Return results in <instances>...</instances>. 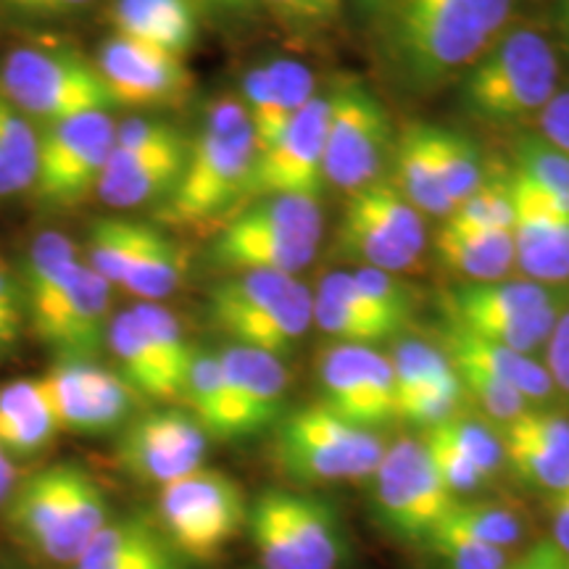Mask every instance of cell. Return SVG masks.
Listing matches in <instances>:
<instances>
[{
	"label": "cell",
	"mask_w": 569,
	"mask_h": 569,
	"mask_svg": "<svg viewBox=\"0 0 569 569\" xmlns=\"http://www.w3.org/2000/svg\"><path fill=\"white\" fill-rule=\"evenodd\" d=\"M111 517L101 482L84 467L59 461L21 475L0 525L27 557L69 569Z\"/></svg>",
	"instance_id": "obj_1"
},
{
	"label": "cell",
	"mask_w": 569,
	"mask_h": 569,
	"mask_svg": "<svg viewBox=\"0 0 569 569\" xmlns=\"http://www.w3.org/2000/svg\"><path fill=\"white\" fill-rule=\"evenodd\" d=\"M517 0H388L390 53L417 84L472 67L507 32Z\"/></svg>",
	"instance_id": "obj_2"
},
{
	"label": "cell",
	"mask_w": 569,
	"mask_h": 569,
	"mask_svg": "<svg viewBox=\"0 0 569 569\" xmlns=\"http://www.w3.org/2000/svg\"><path fill=\"white\" fill-rule=\"evenodd\" d=\"M256 163V140L240 98L217 101L201 132L190 140L174 190L159 209V222L196 227L230 217L246 203Z\"/></svg>",
	"instance_id": "obj_3"
},
{
	"label": "cell",
	"mask_w": 569,
	"mask_h": 569,
	"mask_svg": "<svg viewBox=\"0 0 569 569\" xmlns=\"http://www.w3.org/2000/svg\"><path fill=\"white\" fill-rule=\"evenodd\" d=\"M319 201L301 196H267L240 206L211 240L209 256L219 269L240 272H301L322 238Z\"/></svg>",
	"instance_id": "obj_4"
},
{
	"label": "cell",
	"mask_w": 569,
	"mask_h": 569,
	"mask_svg": "<svg viewBox=\"0 0 569 569\" xmlns=\"http://www.w3.org/2000/svg\"><path fill=\"white\" fill-rule=\"evenodd\" d=\"M559 56L536 27H515L469 69L461 101L490 124L540 117L559 90Z\"/></svg>",
	"instance_id": "obj_5"
},
{
	"label": "cell",
	"mask_w": 569,
	"mask_h": 569,
	"mask_svg": "<svg viewBox=\"0 0 569 569\" xmlns=\"http://www.w3.org/2000/svg\"><path fill=\"white\" fill-rule=\"evenodd\" d=\"M209 317L234 346L282 359L315 325V296L290 274L240 272L213 284Z\"/></svg>",
	"instance_id": "obj_6"
},
{
	"label": "cell",
	"mask_w": 569,
	"mask_h": 569,
	"mask_svg": "<svg viewBox=\"0 0 569 569\" xmlns=\"http://www.w3.org/2000/svg\"><path fill=\"white\" fill-rule=\"evenodd\" d=\"M0 96L38 127L117 109L96 61L67 46L13 48L0 67Z\"/></svg>",
	"instance_id": "obj_7"
},
{
	"label": "cell",
	"mask_w": 569,
	"mask_h": 569,
	"mask_svg": "<svg viewBox=\"0 0 569 569\" xmlns=\"http://www.w3.org/2000/svg\"><path fill=\"white\" fill-rule=\"evenodd\" d=\"M261 569H340L348 557L343 519L325 498L267 490L248 507Z\"/></svg>",
	"instance_id": "obj_8"
},
{
	"label": "cell",
	"mask_w": 569,
	"mask_h": 569,
	"mask_svg": "<svg viewBox=\"0 0 569 569\" xmlns=\"http://www.w3.org/2000/svg\"><path fill=\"white\" fill-rule=\"evenodd\" d=\"M443 309L451 327L532 356L549 343L565 315V298L532 280L465 282L443 298Z\"/></svg>",
	"instance_id": "obj_9"
},
{
	"label": "cell",
	"mask_w": 569,
	"mask_h": 569,
	"mask_svg": "<svg viewBox=\"0 0 569 569\" xmlns=\"http://www.w3.org/2000/svg\"><path fill=\"white\" fill-rule=\"evenodd\" d=\"M156 522L190 565L211 561L248 525L243 488L219 469H196L159 488Z\"/></svg>",
	"instance_id": "obj_10"
},
{
	"label": "cell",
	"mask_w": 569,
	"mask_h": 569,
	"mask_svg": "<svg viewBox=\"0 0 569 569\" xmlns=\"http://www.w3.org/2000/svg\"><path fill=\"white\" fill-rule=\"evenodd\" d=\"M386 446L377 432L361 430L327 411L322 403L296 409L277 430V461L298 482L365 480Z\"/></svg>",
	"instance_id": "obj_11"
},
{
	"label": "cell",
	"mask_w": 569,
	"mask_h": 569,
	"mask_svg": "<svg viewBox=\"0 0 569 569\" xmlns=\"http://www.w3.org/2000/svg\"><path fill=\"white\" fill-rule=\"evenodd\" d=\"M117 122L111 113H88L40 127L32 201L40 209H71L96 193L113 151Z\"/></svg>",
	"instance_id": "obj_12"
},
{
	"label": "cell",
	"mask_w": 569,
	"mask_h": 569,
	"mask_svg": "<svg viewBox=\"0 0 569 569\" xmlns=\"http://www.w3.org/2000/svg\"><path fill=\"white\" fill-rule=\"evenodd\" d=\"M377 525L398 540L422 543L457 501L440 482L422 440L403 438L386 448L369 475Z\"/></svg>",
	"instance_id": "obj_13"
},
{
	"label": "cell",
	"mask_w": 569,
	"mask_h": 569,
	"mask_svg": "<svg viewBox=\"0 0 569 569\" xmlns=\"http://www.w3.org/2000/svg\"><path fill=\"white\" fill-rule=\"evenodd\" d=\"M390 142V119L375 92L356 80H340L327 92L325 177L348 196L377 180Z\"/></svg>",
	"instance_id": "obj_14"
},
{
	"label": "cell",
	"mask_w": 569,
	"mask_h": 569,
	"mask_svg": "<svg viewBox=\"0 0 569 569\" xmlns=\"http://www.w3.org/2000/svg\"><path fill=\"white\" fill-rule=\"evenodd\" d=\"M61 432L109 436L134 417L140 396L117 369L98 359H56L40 375Z\"/></svg>",
	"instance_id": "obj_15"
},
{
	"label": "cell",
	"mask_w": 569,
	"mask_h": 569,
	"mask_svg": "<svg viewBox=\"0 0 569 569\" xmlns=\"http://www.w3.org/2000/svg\"><path fill=\"white\" fill-rule=\"evenodd\" d=\"M111 284L80 261L56 293L27 315V332L56 359H98L111 325Z\"/></svg>",
	"instance_id": "obj_16"
},
{
	"label": "cell",
	"mask_w": 569,
	"mask_h": 569,
	"mask_svg": "<svg viewBox=\"0 0 569 569\" xmlns=\"http://www.w3.org/2000/svg\"><path fill=\"white\" fill-rule=\"evenodd\" d=\"M209 440L184 409H156L119 430L117 465L140 486L163 488L203 467Z\"/></svg>",
	"instance_id": "obj_17"
},
{
	"label": "cell",
	"mask_w": 569,
	"mask_h": 569,
	"mask_svg": "<svg viewBox=\"0 0 569 569\" xmlns=\"http://www.w3.org/2000/svg\"><path fill=\"white\" fill-rule=\"evenodd\" d=\"M322 407L343 422L377 432L396 422L393 369L375 346L336 343L317 365Z\"/></svg>",
	"instance_id": "obj_18"
},
{
	"label": "cell",
	"mask_w": 569,
	"mask_h": 569,
	"mask_svg": "<svg viewBox=\"0 0 569 569\" xmlns=\"http://www.w3.org/2000/svg\"><path fill=\"white\" fill-rule=\"evenodd\" d=\"M327 96L311 98L282 138L267 151L256 153L246 203L267 196H301L319 201L327 188L325 177ZM243 203V206H246Z\"/></svg>",
	"instance_id": "obj_19"
},
{
	"label": "cell",
	"mask_w": 569,
	"mask_h": 569,
	"mask_svg": "<svg viewBox=\"0 0 569 569\" xmlns=\"http://www.w3.org/2000/svg\"><path fill=\"white\" fill-rule=\"evenodd\" d=\"M96 67L117 109L172 106L190 90V71L182 59L117 34L101 46Z\"/></svg>",
	"instance_id": "obj_20"
},
{
	"label": "cell",
	"mask_w": 569,
	"mask_h": 569,
	"mask_svg": "<svg viewBox=\"0 0 569 569\" xmlns=\"http://www.w3.org/2000/svg\"><path fill=\"white\" fill-rule=\"evenodd\" d=\"M515 203V264L528 280L559 284L569 280V219L553 211L528 182L509 172Z\"/></svg>",
	"instance_id": "obj_21"
},
{
	"label": "cell",
	"mask_w": 569,
	"mask_h": 569,
	"mask_svg": "<svg viewBox=\"0 0 569 569\" xmlns=\"http://www.w3.org/2000/svg\"><path fill=\"white\" fill-rule=\"evenodd\" d=\"M503 461L525 486L559 496L569 488V419L551 411L525 409L501 425Z\"/></svg>",
	"instance_id": "obj_22"
},
{
	"label": "cell",
	"mask_w": 569,
	"mask_h": 569,
	"mask_svg": "<svg viewBox=\"0 0 569 569\" xmlns=\"http://www.w3.org/2000/svg\"><path fill=\"white\" fill-rule=\"evenodd\" d=\"M315 77L301 61L274 59L253 67L243 80V101L251 122L256 153L282 138L296 113L315 98Z\"/></svg>",
	"instance_id": "obj_23"
},
{
	"label": "cell",
	"mask_w": 569,
	"mask_h": 569,
	"mask_svg": "<svg viewBox=\"0 0 569 569\" xmlns=\"http://www.w3.org/2000/svg\"><path fill=\"white\" fill-rule=\"evenodd\" d=\"M222 372L230 388L240 438L267 430L280 419L284 393H288V369L282 359L256 348L230 343L219 351Z\"/></svg>",
	"instance_id": "obj_24"
},
{
	"label": "cell",
	"mask_w": 569,
	"mask_h": 569,
	"mask_svg": "<svg viewBox=\"0 0 569 569\" xmlns=\"http://www.w3.org/2000/svg\"><path fill=\"white\" fill-rule=\"evenodd\" d=\"M69 569H193L169 543L153 515L111 517Z\"/></svg>",
	"instance_id": "obj_25"
},
{
	"label": "cell",
	"mask_w": 569,
	"mask_h": 569,
	"mask_svg": "<svg viewBox=\"0 0 569 569\" xmlns=\"http://www.w3.org/2000/svg\"><path fill=\"white\" fill-rule=\"evenodd\" d=\"M188 146L159 151H124L113 148L96 196L111 209H134L142 203H163L180 180Z\"/></svg>",
	"instance_id": "obj_26"
},
{
	"label": "cell",
	"mask_w": 569,
	"mask_h": 569,
	"mask_svg": "<svg viewBox=\"0 0 569 569\" xmlns=\"http://www.w3.org/2000/svg\"><path fill=\"white\" fill-rule=\"evenodd\" d=\"M59 432L40 377H21L0 386V446L19 467L51 451Z\"/></svg>",
	"instance_id": "obj_27"
},
{
	"label": "cell",
	"mask_w": 569,
	"mask_h": 569,
	"mask_svg": "<svg viewBox=\"0 0 569 569\" xmlns=\"http://www.w3.org/2000/svg\"><path fill=\"white\" fill-rule=\"evenodd\" d=\"M117 38L184 59L198 40V13L190 0H113Z\"/></svg>",
	"instance_id": "obj_28"
},
{
	"label": "cell",
	"mask_w": 569,
	"mask_h": 569,
	"mask_svg": "<svg viewBox=\"0 0 569 569\" xmlns=\"http://www.w3.org/2000/svg\"><path fill=\"white\" fill-rule=\"evenodd\" d=\"M443 343L448 361H467V365L486 369L498 380L509 382L528 403L551 401L553 390H557L546 365H540L528 353L511 351L507 346H498L493 340L472 336V332L451 325H448Z\"/></svg>",
	"instance_id": "obj_29"
},
{
	"label": "cell",
	"mask_w": 569,
	"mask_h": 569,
	"mask_svg": "<svg viewBox=\"0 0 569 569\" xmlns=\"http://www.w3.org/2000/svg\"><path fill=\"white\" fill-rule=\"evenodd\" d=\"M182 409L203 427V432L213 440H238L240 425L234 415V403L227 388L222 361L217 351L209 348H193L190 367L184 372Z\"/></svg>",
	"instance_id": "obj_30"
},
{
	"label": "cell",
	"mask_w": 569,
	"mask_h": 569,
	"mask_svg": "<svg viewBox=\"0 0 569 569\" xmlns=\"http://www.w3.org/2000/svg\"><path fill=\"white\" fill-rule=\"evenodd\" d=\"M106 348L117 361V372L130 382L140 398H151V401L161 403L180 401V388L174 386L172 377L161 367L159 356H156L151 340H148L132 309L119 311L111 319Z\"/></svg>",
	"instance_id": "obj_31"
},
{
	"label": "cell",
	"mask_w": 569,
	"mask_h": 569,
	"mask_svg": "<svg viewBox=\"0 0 569 569\" xmlns=\"http://www.w3.org/2000/svg\"><path fill=\"white\" fill-rule=\"evenodd\" d=\"M436 253L446 269L467 277V282L503 280L515 264L511 232H453L440 227Z\"/></svg>",
	"instance_id": "obj_32"
},
{
	"label": "cell",
	"mask_w": 569,
	"mask_h": 569,
	"mask_svg": "<svg viewBox=\"0 0 569 569\" xmlns=\"http://www.w3.org/2000/svg\"><path fill=\"white\" fill-rule=\"evenodd\" d=\"M188 264L190 261L184 248L174 238H169L161 227L148 224L146 238H142L132 267L127 269L119 288L140 298V301L161 303L163 298H169L180 288Z\"/></svg>",
	"instance_id": "obj_33"
},
{
	"label": "cell",
	"mask_w": 569,
	"mask_h": 569,
	"mask_svg": "<svg viewBox=\"0 0 569 569\" xmlns=\"http://www.w3.org/2000/svg\"><path fill=\"white\" fill-rule=\"evenodd\" d=\"M338 251L356 261L359 267L380 269V272H403L417 264L419 256L411 253L407 246H401L382 227L377 219L369 213L365 206L356 201L353 196H348L343 219L338 227Z\"/></svg>",
	"instance_id": "obj_34"
},
{
	"label": "cell",
	"mask_w": 569,
	"mask_h": 569,
	"mask_svg": "<svg viewBox=\"0 0 569 569\" xmlns=\"http://www.w3.org/2000/svg\"><path fill=\"white\" fill-rule=\"evenodd\" d=\"M396 188L422 213L448 217L451 211L427 138V124L407 127L396 142Z\"/></svg>",
	"instance_id": "obj_35"
},
{
	"label": "cell",
	"mask_w": 569,
	"mask_h": 569,
	"mask_svg": "<svg viewBox=\"0 0 569 569\" xmlns=\"http://www.w3.org/2000/svg\"><path fill=\"white\" fill-rule=\"evenodd\" d=\"M40 127L0 96V198L24 196L38 172Z\"/></svg>",
	"instance_id": "obj_36"
},
{
	"label": "cell",
	"mask_w": 569,
	"mask_h": 569,
	"mask_svg": "<svg viewBox=\"0 0 569 569\" xmlns=\"http://www.w3.org/2000/svg\"><path fill=\"white\" fill-rule=\"evenodd\" d=\"M511 172L528 182L553 211L569 219V156L543 138H522Z\"/></svg>",
	"instance_id": "obj_37"
},
{
	"label": "cell",
	"mask_w": 569,
	"mask_h": 569,
	"mask_svg": "<svg viewBox=\"0 0 569 569\" xmlns=\"http://www.w3.org/2000/svg\"><path fill=\"white\" fill-rule=\"evenodd\" d=\"M427 138H430L432 156H436L440 184H443V193L453 209L467 201L482 182L478 148L469 142L467 134L432 124H427Z\"/></svg>",
	"instance_id": "obj_38"
},
{
	"label": "cell",
	"mask_w": 569,
	"mask_h": 569,
	"mask_svg": "<svg viewBox=\"0 0 569 569\" xmlns=\"http://www.w3.org/2000/svg\"><path fill=\"white\" fill-rule=\"evenodd\" d=\"M515 224V203H511V182L507 174L482 177L472 196L448 211L440 227L453 232H511Z\"/></svg>",
	"instance_id": "obj_39"
},
{
	"label": "cell",
	"mask_w": 569,
	"mask_h": 569,
	"mask_svg": "<svg viewBox=\"0 0 569 569\" xmlns=\"http://www.w3.org/2000/svg\"><path fill=\"white\" fill-rule=\"evenodd\" d=\"M386 230L393 234L411 253H422L425 248V219L422 211L409 201L393 182H369L351 193Z\"/></svg>",
	"instance_id": "obj_40"
},
{
	"label": "cell",
	"mask_w": 569,
	"mask_h": 569,
	"mask_svg": "<svg viewBox=\"0 0 569 569\" xmlns=\"http://www.w3.org/2000/svg\"><path fill=\"white\" fill-rule=\"evenodd\" d=\"M448 525L467 532V536L482 540V543L496 546V549H511L525 536V519L501 503L493 501H459L443 517Z\"/></svg>",
	"instance_id": "obj_41"
},
{
	"label": "cell",
	"mask_w": 569,
	"mask_h": 569,
	"mask_svg": "<svg viewBox=\"0 0 569 569\" xmlns=\"http://www.w3.org/2000/svg\"><path fill=\"white\" fill-rule=\"evenodd\" d=\"M134 317L146 330L148 340H151L156 356H159L161 367L167 369V375L172 377L174 386L180 388L182 393V380L184 372L190 367V356H193V348L188 340H184L182 325L167 306L161 303H151V301H140L132 306Z\"/></svg>",
	"instance_id": "obj_42"
},
{
	"label": "cell",
	"mask_w": 569,
	"mask_h": 569,
	"mask_svg": "<svg viewBox=\"0 0 569 569\" xmlns=\"http://www.w3.org/2000/svg\"><path fill=\"white\" fill-rule=\"evenodd\" d=\"M390 359V369H393V396L407 398L417 390H425L430 386H438V382L451 380L453 367L451 361L446 359L443 351L438 348L419 343V340H403V343L396 346L393 356ZM396 415V403H393Z\"/></svg>",
	"instance_id": "obj_43"
},
{
	"label": "cell",
	"mask_w": 569,
	"mask_h": 569,
	"mask_svg": "<svg viewBox=\"0 0 569 569\" xmlns=\"http://www.w3.org/2000/svg\"><path fill=\"white\" fill-rule=\"evenodd\" d=\"M422 543L436 557L443 561L448 569H507L509 553L507 549L482 543V540L467 536L448 525L446 519H438V525L427 532Z\"/></svg>",
	"instance_id": "obj_44"
},
{
	"label": "cell",
	"mask_w": 569,
	"mask_h": 569,
	"mask_svg": "<svg viewBox=\"0 0 569 569\" xmlns=\"http://www.w3.org/2000/svg\"><path fill=\"white\" fill-rule=\"evenodd\" d=\"M451 367L461 382V393L472 398L482 415L493 419V422L509 425L511 419H517L525 409H530V403L525 401L509 382L498 380L496 375L486 372V369L467 365V361H451Z\"/></svg>",
	"instance_id": "obj_45"
},
{
	"label": "cell",
	"mask_w": 569,
	"mask_h": 569,
	"mask_svg": "<svg viewBox=\"0 0 569 569\" xmlns=\"http://www.w3.org/2000/svg\"><path fill=\"white\" fill-rule=\"evenodd\" d=\"M438 436H443L448 443L459 448L465 457L472 461L475 469L486 478V482H493V478L503 467V446L501 438L493 436L486 425L478 419H469L461 415H453L446 422L432 427ZM427 432V430H425Z\"/></svg>",
	"instance_id": "obj_46"
},
{
	"label": "cell",
	"mask_w": 569,
	"mask_h": 569,
	"mask_svg": "<svg viewBox=\"0 0 569 569\" xmlns=\"http://www.w3.org/2000/svg\"><path fill=\"white\" fill-rule=\"evenodd\" d=\"M465 398L461 393L459 377L453 375L451 380L438 382L425 390H417L407 398L396 401V422H407L411 427H422V430H432L446 419L459 415V401Z\"/></svg>",
	"instance_id": "obj_47"
},
{
	"label": "cell",
	"mask_w": 569,
	"mask_h": 569,
	"mask_svg": "<svg viewBox=\"0 0 569 569\" xmlns=\"http://www.w3.org/2000/svg\"><path fill=\"white\" fill-rule=\"evenodd\" d=\"M422 443L427 448V453H430L432 467H436L440 482H443L448 493L457 498V501L469 493H478L480 488L488 486L486 478L475 469L472 461H469L457 446L448 443L443 436H438L436 430H427Z\"/></svg>",
	"instance_id": "obj_48"
},
{
	"label": "cell",
	"mask_w": 569,
	"mask_h": 569,
	"mask_svg": "<svg viewBox=\"0 0 569 569\" xmlns=\"http://www.w3.org/2000/svg\"><path fill=\"white\" fill-rule=\"evenodd\" d=\"M351 274L356 284L361 288V293H365L388 319H393L401 330H407L411 315H415V301H411V290L407 284L398 280L396 274L369 267H359Z\"/></svg>",
	"instance_id": "obj_49"
},
{
	"label": "cell",
	"mask_w": 569,
	"mask_h": 569,
	"mask_svg": "<svg viewBox=\"0 0 569 569\" xmlns=\"http://www.w3.org/2000/svg\"><path fill=\"white\" fill-rule=\"evenodd\" d=\"M27 332V311L21 298L19 277L0 256V365L17 353Z\"/></svg>",
	"instance_id": "obj_50"
},
{
	"label": "cell",
	"mask_w": 569,
	"mask_h": 569,
	"mask_svg": "<svg viewBox=\"0 0 569 569\" xmlns=\"http://www.w3.org/2000/svg\"><path fill=\"white\" fill-rule=\"evenodd\" d=\"M184 142L188 140L177 127L146 117L117 122V132H113V148H124V151H159V148H177Z\"/></svg>",
	"instance_id": "obj_51"
},
{
	"label": "cell",
	"mask_w": 569,
	"mask_h": 569,
	"mask_svg": "<svg viewBox=\"0 0 569 569\" xmlns=\"http://www.w3.org/2000/svg\"><path fill=\"white\" fill-rule=\"evenodd\" d=\"M290 27H325L340 13V0H259Z\"/></svg>",
	"instance_id": "obj_52"
},
{
	"label": "cell",
	"mask_w": 569,
	"mask_h": 569,
	"mask_svg": "<svg viewBox=\"0 0 569 569\" xmlns=\"http://www.w3.org/2000/svg\"><path fill=\"white\" fill-rule=\"evenodd\" d=\"M540 138L549 140L553 148L569 156V88L557 90L549 106L538 117Z\"/></svg>",
	"instance_id": "obj_53"
},
{
	"label": "cell",
	"mask_w": 569,
	"mask_h": 569,
	"mask_svg": "<svg viewBox=\"0 0 569 569\" xmlns=\"http://www.w3.org/2000/svg\"><path fill=\"white\" fill-rule=\"evenodd\" d=\"M546 369H549L553 388L569 398V309L559 317L549 343H546Z\"/></svg>",
	"instance_id": "obj_54"
},
{
	"label": "cell",
	"mask_w": 569,
	"mask_h": 569,
	"mask_svg": "<svg viewBox=\"0 0 569 569\" xmlns=\"http://www.w3.org/2000/svg\"><path fill=\"white\" fill-rule=\"evenodd\" d=\"M0 3L24 17H63V13L84 9L92 0H0Z\"/></svg>",
	"instance_id": "obj_55"
},
{
	"label": "cell",
	"mask_w": 569,
	"mask_h": 569,
	"mask_svg": "<svg viewBox=\"0 0 569 569\" xmlns=\"http://www.w3.org/2000/svg\"><path fill=\"white\" fill-rule=\"evenodd\" d=\"M553 503V543L569 559V488L561 490Z\"/></svg>",
	"instance_id": "obj_56"
},
{
	"label": "cell",
	"mask_w": 569,
	"mask_h": 569,
	"mask_svg": "<svg viewBox=\"0 0 569 569\" xmlns=\"http://www.w3.org/2000/svg\"><path fill=\"white\" fill-rule=\"evenodd\" d=\"M19 480H21V467L9 457V453H6V448L0 446V511H3L6 503H9V498L13 493V488L19 486Z\"/></svg>",
	"instance_id": "obj_57"
},
{
	"label": "cell",
	"mask_w": 569,
	"mask_h": 569,
	"mask_svg": "<svg viewBox=\"0 0 569 569\" xmlns=\"http://www.w3.org/2000/svg\"><path fill=\"white\" fill-rule=\"evenodd\" d=\"M543 551H546V540H540V543L532 546L525 557L509 561L507 569H540V565H543Z\"/></svg>",
	"instance_id": "obj_58"
},
{
	"label": "cell",
	"mask_w": 569,
	"mask_h": 569,
	"mask_svg": "<svg viewBox=\"0 0 569 569\" xmlns=\"http://www.w3.org/2000/svg\"><path fill=\"white\" fill-rule=\"evenodd\" d=\"M557 19L561 34H565V40L569 42V0H559L557 3Z\"/></svg>",
	"instance_id": "obj_59"
},
{
	"label": "cell",
	"mask_w": 569,
	"mask_h": 569,
	"mask_svg": "<svg viewBox=\"0 0 569 569\" xmlns=\"http://www.w3.org/2000/svg\"><path fill=\"white\" fill-rule=\"evenodd\" d=\"M190 3H203V6H224V9H240V6H248L251 0H190Z\"/></svg>",
	"instance_id": "obj_60"
},
{
	"label": "cell",
	"mask_w": 569,
	"mask_h": 569,
	"mask_svg": "<svg viewBox=\"0 0 569 569\" xmlns=\"http://www.w3.org/2000/svg\"><path fill=\"white\" fill-rule=\"evenodd\" d=\"M0 569H24V567L13 559H0Z\"/></svg>",
	"instance_id": "obj_61"
},
{
	"label": "cell",
	"mask_w": 569,
	"mask_h": 569,
	"mask_svg": "<svg viewBox=\"0 0 569 569\" xmlns=\"http://www.w3.org/2000/svg\"><path fill=\"white\" fill-rule=\"evenodd\" d=\"M367 3H386L388 6V0H367Z\"/></svg>",
	"instance_id": "obj_62"
}]
</instances>
